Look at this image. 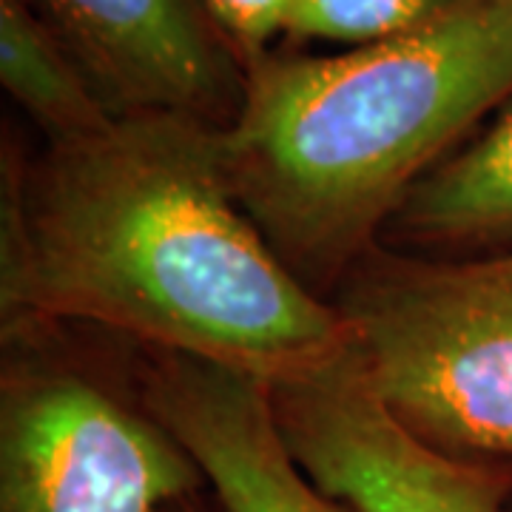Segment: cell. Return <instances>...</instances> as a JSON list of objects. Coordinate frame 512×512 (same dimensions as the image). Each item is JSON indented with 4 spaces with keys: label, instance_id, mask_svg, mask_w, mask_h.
<instances>
[{
    "label": "cell",
    "instance_id": "cell-1",
    "mask_svg": "<svg viewBox=\"0 0 512 512\" xmlns=\"http://www.w3.org/2000/svg\"><path fill=\"white\" fill-rule=\"evenodd\" d=\"M0 185L3 342L86 322L268 384L348 350L336 305L242 211L217 126L114 117L37 157L6 137Z\"/></svg>",
    "mask_w": 512,
    "mask_h": 512
},
{
    "label": "cell",
    "instance_id": "cell-2",
    "mask_svg": "<svg viewBox=\"0 0 512 512\" xmlns=\"http://www.w3.org/2000/svg\"><path fill=\"white\" fill-rule=\"evenodd\" d=\"M512 97V0H453L350 49H271L220 128L228 185L293 274L328 296L404 194Z\"/></svg>",
    "mask_w": 512,
    "mask_h": 512
},
{
    "label": "cell",
    "instance_id": "cell-3",
    "mask_svg": "<svg viewBox=\"0 0 512 512\" xmlns=\"http://www.w3.org/2000/svg\"><path fill=\"white\" fill-rule=\"evenodd\" d=\"M348 353L410 433L512 461V248L419 256L373 245L330 291Z\"/></svg>",
    "mask_w": 512,
    "mask_h": 512
},
{
    "label": "cell",
    "instance_id": "cell-4",
    "mask_svg": "<svg viewBox=\"0 0 512 512\" xmlns=\"http://www.w3.org/2000/svg\"><path fill=\"white\" fill-rule=\"evenodd\" d=\"M208 490L146 399L57 359L6 356L0 512H165Z\"/></svg>",
    "mask_w": 512,
    "mask_h": 512
},
{
    "label": "cell",
    "instance_id": "cell-5",
    "mask_svg": "<svg viewBox=\"0 0 512 512\" xmlns=\"http://www.w3.org/2000/svg\"><path fill=\"white\" fill-rule=\"evenodd\" d=\"M271 399L293 458L353 512H510V464L456 456L410 433L348 350L274 382Z\"/></svg>",
    "mask_w": 512,
    "mask_h": 512
},
{
    "label": "cell",
    "instance_id": "cell-6",
    "mask_svg": "<svg viewBox=\"0 0 512 512\" xmlns=\"http://www.w3.org/2000/svg\"><path fill=\"white\" fill-rule=\"evenodd\" d=\"M111 114H174L228 128L248 69L200 0H26Z\"/></svg>",
    "mask_w": 512,
    "mask_h": 512
},
{
    "label": "cell",
    "instance_id": "cell-7",
    "mask_svg": "<svg viewBox=\"0 0 512 512\" xmlns=\"http://www.w3.org/2000/svg\"><path fill=\"white\" fill-rule=\"evenodd\" d=\"M140 396L200 464L225 512H353L293 458L268 382L151 350Z\"/></svg>",
    "mask_w": 512,
    "mask_h": 512
},
{
    "label": "cell",
    "instance_id": "cell-8",
    "mask_svg": "<svg viewBox=\"0 0 512 512\" xmlns=\"http://www.w3.org/2000/svg\"><path fill=\"white\" fill-rule=\"evenodd\" d=\"M379 245L444 259L510 251L512 97L404 194Z\"/></svg>",
    "mask_w": 512,
    "mask_h": 512
},
{
    "label": "cell",
    "instance_id": "cell-9",
    "mask_svg": "<svg viewBox=\"0 0 512 512\" xmlns=\"http://www.w3.org/2000/svg\"><path fill=\"white\" fill-rule=\"evenodd\" d=\"M0 83L46 143L86 137L117 117L26 0H0Z\"/></svg>",
    "mask_w": 512,
    "mask_h": 512
},
{
    "label": "cell",
    "instance_id": "cell-10",
    "mask_svg": "<svg viewBox=\"0 0 512 512\" xmlns=\"http://www.w3.org/2000/svg\"><path fill=\"white\" fill-rule=\"evenodd\" d=\"M453 0H291L285 35L365 49L419 29Z\"/></svg>",
    "mask_w": 512,
    "mask_h": 512
},
{
    "label": "cell",
    "instance_id": "cell-11",
    "mask_svg": "<svg viewBox=\"0 0 512 512\" xmlns=\"http://www.w3.org/2000/svg\"><path fill=\"white\" fill-rule=\"evenodd\" d=\"M228 43L237 49L245 69L271 52V43L285 35L291 0H200Z\"/></svg>",
    "mask_w": 512,
    "mask_h": 512
},
{
    "label": "cell",
    "instance_id": "cell-12",
    "mask_svg": "<svg viewBox=\"0 0 512 512\" xmlns=\"http://www.w3.org/2000/svg\"><path fill=\"white\" fill-rule=\"evenodd\" d=\"M165 512H225L220 507V501L214 498L211 490H202V493H194L183 498V501H177V504H171Z\"/></svg>",
    "mask_w": 512,
    "mask_h": 512
}]
</instances>
